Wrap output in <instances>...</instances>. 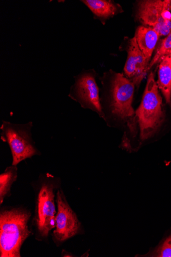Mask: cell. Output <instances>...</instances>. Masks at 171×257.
Returning a JSON list of instances; mask_svg holds the SVG:
<instances>
[{
	"instance_id": "obj_4",
	"label": "cell",
	"mask_w": 171,
	"mask_h": 257,
	"mask_svg": "<svg viewBox=\"0 0 171 257\" xmlns=\"http://www.w3.org/2000/svg\"><path fill=\"white\" fill-rule=\"evenodd\" d=\"M31 212L24 207H3L0 212V256L20 257L21 248L30 236Z\"/></svg>"
},
{
	"instance_id": "obj_7",
	"label": "cell",
	"mask_w": 171,
	"mask_h": 257,
	"mask_svg": "<svg viewBox=\"0 0 171 257\" xmlns=\"http://www.w3.org/2000/svg\"><path fill=\"white\" fill-rule=\"evenodd\" d=\"M96 77L97 73L94 69L84 70L75 77V83L71 87L68 96L79 103L82 108L91 109L104 119Z\"/></svg>"
},
{
	"instance_id": "obj_10",
	"label": "cell",
	"mask_w": 171,
	"mask_h": 257,
	"mask_svg": "<svg viewBox=\"0 0 171 257\" xmlns=\"http://www.w3.org/2000/svg\"><path fill=\"white\" fill-rule=\"evenodd\" d=\"M93 14L94 19L99 20L103 25L115 16L123 13V8L111 0H82Z\"/></svg>"
},
{
	"instance_id": "obj_15",
	"label": "cell",
	"mask_w": 171,
	"mask_h": 257,
	"mask_svg": "<svg viewBox=\"0 0 171 257\" xmlns=\"http://www.w3.org/2000/svg\"><path fill=\"white\" fill-rule=\"evenodd\" d=\"M169 55H171V32L162 40L155 55L150 63L148 71L155 64L159 62L162 57Z\"/></svg>"
},
{
	"instance_id": "obj_5",
	"label": "cell",
	"mask_w": 171,
	"mask_h": 257,
	"mask_svg": "<svg viewBox=\"0 0 171 257\" xmlns=\"http://www.w3.org/2000/svg\"><path fill=\"white\" fill-rule=\"evenodd\" d=\"M33 122L14 124L3 121L1 138L8 143L13 157L12 165L17 166L23 160L41 155L32 138Z\"/></svg>"
},
{
	"instance_id": "obj_6",
	"label": "cell",
	"mask_w": 171,
	"mask_h": 257,
	"mask_svg": "<svg viewBox=\"0 0 171 257\" xmlns=\"http://www.w3.org/2000/svg\"><path fill=\"white\" fill-rule=\"evenodd\" d=\"M135 14L142 26L154 29L160 36L171 32V0L138 1Z\"/></svg>"
},
{
	"instance_id": "obj_2",
	"label": "cell",
	"mask_w": 171,
	"mask_h": 257,
	"mask_svg": "<svg viewBox=\"0 0 171 257\" xmlns=\"http://www.w3.org/2000/svg\"><path fill=\"white\" fill-rule=\"evenodd\" d=\"M101 81L103 85L101 103L104 120L113 127L127 125L135 114L132 107L134 84L123 74L111 69L104 73Z\"/></svg>"
},
{
	"instance_id": "obj_3",
	"label": "cell",
	"mask_w": 171,
	"mask_h": 257,
	"mask_svg": "<svg viewBox=\"0 0 171 257\" xmlns=\"http://www.w3.org/2000/svg\"><path fill=\"white\" fill-rule=\"evenodd\" d=\"M61 184V179L50 173L41 174L34 183L35 208L32 225L35 238L39 241H47L50 232L56 227L57 212L55 198Z\"/></svg>"
},
{
	"instance_id": "obj_13",
	"label": "cell",
	"mask_w": 171,
	"mask_h": 257,
	"mask_svg": "<svg viewBox=\"0 0 171 257\" xmlns=\"http://www.w3.org/2000/svg\"><path fill=\"white\" fill-rule=\"evenodd\" d=\"M17 177V166L13 165L8 167L0 175V204H2L5 198L11 196L12 185Z\"/></svg>"
},
{
	"instance_id": "obj_9",
	"label": "cell",
	"mask_w": 171,
	"mask_h": 257,
	"mask_svg": "<svg viewBox=\"0 0 171 257\" xmlns=\"http://www.w3.org/2000/svg\"><path fill=\"white\" fill-rule=\"evenodd\" d=\"M122 47L127 53V61L124 69L125 74L135 86L138 87L149 72V65L140 50L135 37L125 38L120 48Z\"/></svg>"
},
{
	"instance_id": "obj_11",
	"label": "cell",
	"mask_w": 171,
	"mask_h": 257,
	"mask_svg": "<svg viewBox=\"0 0 171 257\" xmlns=\"http://www.w3.org/2000/svg\"><path fill=\"white\" fill-rule=\"evenodd\" d=\"M140 50L149 66L152 56L160 37L154 29L142 26L136 29L134 36Z\"/></svg>"
},
{
	"instance_id": "obj_12",
	"label": "cell",
	"mask_w": 171,
	"mask_h": 257,
	"mask_svg": "<svg viewBox=\"0 0 171 257\" xmlns=\"http://www.w3.org/2000/svg\"><path fill=\"white\" fill-rule=\"evenodd\" d=\"M159 62L157 84L166 103L171 107V55L162 57Z\"/></svg>"
},
{
	"instance_id": "obj_14",
	"label": "cell",
	"mask_w": 171,
	"mask_h": 257,
	"mask_svg": "<svg viewBox=\"0 0 171 257\" xmlns=\"http://www.w3.org/2000/svg\"><path fill=\"white\" fill-rule=\"evenodd\" d=\"M141 257H171V234L165 237L154 248L144 254H137Z\"/></svg>"
},
{
	"instance_id": "obj_1",
	"label": "cell",
	"mask_w": 171,
	"mask_h": 257,
	"mask_svg": "<svg viewBox=\"0 0 171 257\" xmlns=\"http://www.w3.org/2000/svg\"><path fill=\"white\" fill-rule=\"evenodd\" d=\"M159 89L154 74L151 72L148 77L141 103L135 111L134 117L127 125L131 133L130 137L122 140L121 148L131 152L137 135L138 137L136 151H138L149 141L162 126L165 121V114Z\"/></svg>"
},
{
	"instance_id": "obj_8",
	"label": "cell",
	"mask_w": 171,
	"mask_h": 257,
	"mask_svg": "<svg viewBox=\"0 0 171 257\" xmlns=\"http://www.w3.org/2000/svg\"><path fill=\"white\" fill-rule=\"evenodd\" d=\"M57 213L55 230L52 233L53 241L60 246L67 240L84 233L82 223L69 204L66 196L60 189L56 193Z\"/></svg>"
}]
</instances>
